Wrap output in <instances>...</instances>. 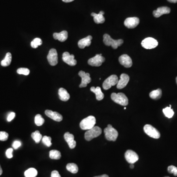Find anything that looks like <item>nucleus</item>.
I'll list each match as a JSON object with an SVG mask.
<instances>
[{"label": "nucleus", "instance_id": "obj_1", "mask_svg": "<svg viewBox=\"0 0 177 177\" xmlns=\"http://www.w3.org/2000/svg\"><path fill=\"white\" fill-rule=\"evenodd\" d=\"M103 42L106 46H111L114 49L117 48L119 46L122 44L124 41L122 39L115 40L111 38V37L108 34L103 35Z\"/></svg>", "mask_w": 177, "mask_h": 177}, {"label": "nucleus", "instance_id": "obj_2", "mask_svg": "<svg viewBox=\"0 0 177 177\" xmlns=\"http://www.w3.org/2000/svg\"><path fill=\"white\" fill-rule=\"evenodd\" d=\"M96 123V119L94 116H90L82 120L80 127L82 130H89L94 127Z\"/></svg>", "mask_w": 177, "mask_h": 177}, {"label": "nucleus", "instance_id": "obj_3", "mask_svg": "<svg viewBox=\"0 0 177 177\" xmlns=\"http://www.w3.org/2000/svg\"><path fill=\"white\" fill-rule=\"evenodd\" d=\"M104 133L106 139L108 141H115L118 136V132L116 129L112 127L111 125H108L106 128L104 129Z\"/></svg>", "mask_w": 177, "mask_h": 177}, {"label": "nucleus", "instance_id": "obj_4", "mask_svg": "<svg viewBox=\"0 0 177 177\" xmlns=\"http://www.w3.org/2000/svg\"><path fill=\"white\" fill-rule=\"evenodd\" d=\"M111 99L115 103L122 106H126L129 104V100L126 96L122 93L116 94L112 93L111 96Z\"/></svg>", "mask_w": 177, "mask_h": 177}, {"label": "nucleus", "instance_id": "obj_5", "mask_svg": "<svg viewBox=\"0 0 177 177\" xmlns=\"http://www.w3.org/2000/svg\"><path fill=\"white\" fill-rule=\"evenodd\" d=\"M102 133L101 129L98 126H94L92 129L87 130L85 134L86 140L89 141L94 138L99 136Z\"/></svg>", "mask_w": 177, "mask_h": 177}, {"label": "nucleus", "instance_id": "obj_6", "mask_svg": "<svg viewBox=\"0 0 177 177\" xmlns=\"http://www.w3.org/2000/svg\"><path fill=\"white\" fill-rule=\"evenodd\" d=\"M144 131L148 136L154 139H158L161 136L159 131L150 125H146L144 127Z\"/></svg>", "mask_w": 177, "mask_h": 177}, {"label": "nucleus", "instance_id": "obj_7", "mask_svg": "<svg viewBox=\"0 0 177 177\" xmlns=\"http://www.w3.org/2000/svg\"><path fill=\"white\" fill-rule=\"evenodd\" d=\"M118 78L116 75H112L107 78L103 82L102 87L105 90H107L112 86L116 85L118 82Z\"/></svg>", "mask_w": 177, "mask_h": 177}, {"label": "nucleus", "instance_id": "obj_8", "mask_svg": "<svg viewBox=\"0 0 177 177\" xmlns=\"http://www.w3.org/2000/svg\"><path fill=\"white\" fill-rule=\"evenodd\" d=\"M158 41L152 37L146 38L141 42L142 47L147 49L154 48L158 45Z\"/></svg>", "mask_w": 177, "mask_h": 177}, {"label": "nucleus", "instance_id": "obj_9", "mask_svg": "<svg viewBox=\"0 0 177 177\" xmlns=\"http://www.w3.org/2000/svg\"><path fill=\"white\" fill-rule=\"evenodd\" d=\"M105 59L102 56V54H97L94 57L88 60V64L93 66H100L102 65Z\"/></svg>", "mask_w": 177, "mask_h": 177}, {"label": "nucleus", "instance_id": "obj_10", "mask_svg": "<svg viewBox=\"0 0 177 177\" xmlns=\"http://www.w3.org/2000/svg\"><path fill=\"white\" fill-rule=\"evenodd\" d=\"M79 76L81 78V83L79 85L80 88H84L87 86V85L91 82L90 75L89 73H86L82 70L80 71L78 73Z\"/></svg>", "mask_w": 177, "mask_h": 177}, {"label": "nucleus", "instance_id": "obj_11", "mask_svg": "<svg viewBox=\"0 0 177 177\" xmlns=\"http://www.w3.org/2000/svg\"><path fill=\"white\" fill-rule=\"evenodd\" d=\"M47 60L50 65L55 66L58 64V53L55 49H51L47 56Z\"/></svg>", "mask_w": 177, "mask_h": 177}, {"label": "nucleus", "instance_id": "obj_12", "mask_svg": "<svg viewBox=\"0 0 177 177\" xmlns=\"http://www.w3.org/2000/svg\"><path fill=\"white\" fill-rule=\"evenodd\" d=\"M125 156L126 161L130 164H134L139 159V157L136 153L130 150L126 152Z\"/></svg>", "mask_w": 177, "mask_h": 177}, {"label": "nucleus", "instance_id": "obj_13", "mask_svg": "<svg viewBox=\"0 0 177 177\" xmlns=\"http://www.w3.org/2000/svg\"><path fill=\"white\" fill-rule=\"evenodd\" d=\"M139 19L136 17H129L125 20L124 24L125 26L129 29H133L136 27L139 24Z\"/></svg>", "mask_w": 177, "mask_h": 177}, {"label": "nucleus", "instance_id": "obj_14", "mask_svg": "<svg viewBox=\"0 0 177 177\" xmlns=\"http://www.w3.org/2000/svg\"><path fill=\"white\" fill-rule=\"evenodd\" d=\"M62 59L64 62L70 66H74L76 65V60L74 59V55H70L68 52L63 53Z\"/></svg>", "mask_w": 177, "mask_h": 177}, {"label": "nucleus", "instance_id": "obj_15", "mask_svg": "<svg viewBox=\"0 0 177 177\" xmlns=\"http://www.w3.org/2000/svg\"><path fill=\"white\" fill-rule=\"evenodd\" d=\"M119 61L122 65L125 68H130L133 65V61L131 58L126 54H124L120 56Z\"/></svg>", "mask_w": 177, "mask_h": 177}, {"label": "nucleus", "instance_id": "obj_16", "mask_svg": "<svg viewBox=\"0 0 177 177\" xmlns=\"http://www.w3.org/2000/svg\"><path fill=\"white\" fill-rule=\"evenodd\" d=\"M129 81V77L127 74L122 73L121 75L120 79L117 84V88L118 89H122L125 88Z\"/></svg>", "mask_w": 177, "mask_h": 177}, {"label": "nucleus", "instance_id": "obj_17", "mask_svg": "<svg viewBox=\"0 0 177 177\" xmlns=\"http://www.w3.org/2000/svg\"><path fill=\"white\" fill-rule=\"evenodd\" d=\"M64 138L70 149H73L75 148L76 145V142L74 140V135L69 132H67L64 134Z\"/></svg>", "mask_w": 177, "mask_h": 177}, {"label": "nucleus", "instance_id": "obj_18", "mask_svg": "<svg viewBox=\"0 0 177 177\" xmlns=\"http://www.w3.org/2000/svg\"><path fill=\"white\" fill-rule=\"evenodd\" d=\"M45 114L49 118L55 121L61 122L62 120V116L58 112H54L50 110H46L45 111Z\"/></svg>", "mask_w": 177, "mask_h": 177}, {"label": "nucleus", "instance_id": "obj_19", "mask_svg": "<svg viewBox=\"0 0 177 177\" xmlns=\"http://www.w3.org/2000/svg\"><path fill=\"white\" fill-rule=\"evenodd\" d=\"M171 12V9L167 6H162L158 8L157 10L153 12V15L156 18H158L163 14H168Z\"/></svg>", "mask_w": 177, "mask_h": 177}, {"label": "nucleus", "instance_id": "obj_20", "mask_svg": "<svg viewBox=\"0 0 177 177\" xmlns=\"http://www.w3.org/2000/svg\"><path fill=\"white\" fill-rule=\"evenodd\" d=\"M92 37L91 36H88L87 37L82 38L78 42V45L81 49H84L85 47L89 46L91 44Z\"/></svg>", "mask_w": 177, "mask_h": 177}, {"label": "nucleus", "instance_id": "obj_21", "mask_svg": "<svg viewBox=\"0 0 177 177\" xmlns=\"http://www.w3.org/2000/svg\"><path fill=\"white\" fill-rule=\"evenodd\" d=\"M104 14V12L101 11L98 14H97L94 12L92 13L91 16L94 17V20L95 23L97 24H102L105 20L104 17L103 16Z\"/></svg>", "mask_w": 177, "mask_h": 177}, {"label": "nucleus", "instance_id": "obj_22", "mask_svg": "<svg viewBox=\"0 0 177 177\" xmlns=\"http://www.w3.org/2000/svg\"><path fill=\"white\" fill-rule=\"evenodd\" d=\"M53 37L55 40H58L61 42L65 41L68 39V32L66 31H63L59 33H55L53 34Z\"/></svg>", "mask_w": 177, "mask_h": 177}, {"label": "nucleus", "instance_id": "obj_23", "mask_svg": "<svg viewBox=\"0 0 177 177\" xmlns=\"http://www.w3.org/2000/svg\"><path fill=\"white\" fill-rule=\"evenodd\" d=\"M58 94L60 100L63 101H69L70 98V95L68 93V91L64 88H61L59 89Z\"/></svg>", "mask_w": 177, "mask_h": 177}, {"label": "nucleus", "instance_id": "obj_24", "mask_svg": "<svg viewBox=\"0 0 177 177\" xmlns=\"http://www.w3.org/2000/svg\"><path fill=\"white\" fill-rule=\"evenodd\" d=\"M90 91L93 92L94 93L96 94V99L97 101H101L103 100L104 95L103 94L101 88L100 87H97L95 88L94 87H92L90 88Z\"/></svg>", "mask_w": 177, "mask_h": 177}, {"label": "nucleus", "instance_id": "obj_25", "mask_svg": "<svg viewBox=\"0 0 177 177\" xmlns=\"http://www.w3.org/2000/svg\"><path fill=\"white\" fill-rule=\"evenodd\" d=\"M149 96L150 98L153 100H158L161 97V89H158L153 90L150 93Z\"/></svg>", "mask_w": 177, "mask_h": 177}, {"label": "nucleus", "instance_id": "obj_26", "mask_svg": "<svg viewBox=\"0 0 177 177\" xmlns=\"http://www.w3.org/2000/svg\"><path fill=\"white\" fill-rule=\"evenodd\" d=\"M12 56L10 53H6L5 58L4 60H2L1 62L2 66H8L10 65V63L12 62Z\"/></svg>", "mask_w": 177, "mask_h": 177}, {"label": "nucleus", "instance_id": "obj_27", "mask_svg": "<svg viewBox=\"0 0 177 177\" xmlns=\"http://www.w3.org/2000/svg\"><path fill=\"white\" fill-rule=\"evenodd\" d=\"M66 168L69 172L73 174L77 173L78 171V167L75 163H69L66 165Z\"/></svg>", "mask_w": 177, "mask_h": 177}, {"label": "nucleus", "instance_id": "obj_28", "mask_svg": "<svg viewBox=\"0 0 177 177\" xmlns=\"http://www.w3.org/2000/svg\"><path fill=\"white\" fill-rule=\"evenodd\" d=\"M37 171L35 168H31L28 169L25 172V177H36L37 176Z\"/></svg>", "mask_w": 177, "mask_h": 177}, {"label": "nucleus", "instance_id": "obj_29", "mask_svg": "<svg viewBox=\"0 0 177 177\" xmlns=\"http://www.w3.org/2000/svg\"><path fill=\"white\" fill-rule=\"evenodd\" d=\"M31 136L37 144L40 143L41 140L42 139V136L38 130L34 131L32 133Z\"/></svg>", "mask_w": 177, "mask_h": 177}, {"label": "nucleus", "instance_id": "obj_30", "mask_svg": "<svg viewBox=\"0 0 177 177\" xmlns=\"http://www.w3.org/2000/svg\"><path fill=\"white\" fill-rule=\"evenodd\" d=\"M49 157L51 159H59L61 158V154L59 150H53L49 152Z\"/></svg>", "mask_w": 177, "mask_h": 177}, {"label": "nucleus", "instance_id": "obj_31", "mask_svg": "<svg viewBox=\"0 0 177 177\" xmlns=\"http://www.w3.org/2000/svg\"><path fill=\"white\" fill-rule=\"evenodd\" d=\"M163 112L165 116L168 118H171L174 114L173 110L171 109V105L169 107H166L165 108L163 109Z\"/></svg>", "mask_w": 177, "mask_h": 177}, {"label": "nucleus", "instance_id": "obj_32", "mask_svg": "<svg viewBox=\"0 0 177 177\" xmlns=\"http://www.w3.org/2000/svg\"><path fill=\"white\" fill-rule=\"evenodd\" d=\"M34 122L37 126H41L44 122V119L41 115L37 114L34 117Z\"/></svg>", "mask_w": 177, "mask_h": 177}, {"label": "nucleus", "instance_id": "obj_33", "mask_svg": "<svg viewBox=\"0 0 177 177\" xmlns=\"http://www.w3.org/2000/svg\"><path fill=\"white\" fill-rule=\"evenodd\" d=\"M42 44V40L40 38H34L31 43V45L32 48H37L38 46H40Z\"/></svg>", "mask_w": 177, "mask_h": 177}, {"label": "nucleus", "instance_id": "obj_34", "mask_svg": "<svg viewBox=\"0 0 177 177\" xmlns=\"http://www.w3.org/2000/svg\"><path fill=\"white\" fill-rule=\"evenodd\" d=\"M42 143L44 144L46 146L49 147L52 145L51 143V137L47 136H44L42 138Z\"/></svg>", "mask_w": 177, "mask_h": 177}, {"label": "nucleus", "instance_id": "obj_35", "mask_svg": "<svg viewBox=\"0 0 177 177\" xmlns=\"http://www.w3.org/2000/svg\"><path fill=\"white\" fill-rule=\"evenodd\" d=\"M17 73L19 74H22V75H28L30 74V70L27 68H19L17 70Z\"/></svg>", "mask_w": 177, "mask_h": 177}, {"label": "nucleus", "instance_id": "obj_36", "mask_svg": "<svg viewBox=\"0 0 177 177\" xmlns=\"http://www.w3.org/2000/svg\"><path fill=\"white\" fill-rule=\"evenodd\" d=\"M168 171L169 173L173 174L174 175L177 176V167L173 165H170L168 167Z\"/></svg>", "mask_w": 177, "mask_h": 177}, {"label": "nucleus", "instance_id": "obj_37", "mask_svg": "<svg viewBox=\"0 0 177 177\" xmlns=\"http://www.w3.org/2000/svg\"><path fill=\"white\" fill-rule=\"evenodd\" d=\"M9 134L5 131H0V140L2 141H5L8 140Z\"/></svg>", "mask_w": 177, "mask_h": 177}, {"label": "nucleus", "instance_id": "obj_38", "mask_svg": "<svg viewBox=\"0 0 177 177\" xmlns=\"http://www.w3.org/2000/svg\"><path fill=\"white\" fill-rule=\"evenodd\" d=\"M13 149L12 148H9L6 150L5 154L8 158H12L13 157L12 155Z\"/></svg>", "mask_w": 177, "mask_h": 177}, {"label": "nucleus", "instance_id": "obj_39", "mask_svg": "<svg viewBox=\"0 0 177 177\" xmlns=\"http://www.w3.org/2000/svg\"><path fill=\"white\" fill-rule=\"evenodd\" d=\"M21 145V143L19 141H15L12 144V147L14 149H17L18 148H19L20 147Z\"/></svg>", "mask_w": 177, "mask_h": 177}, {"label": "nucleus", "instance_id": "obj_40", "mask_svg": "<svg viewBox=\"0 0 177 177\" xmlns=\"http://www.w3.org/2000/svg\"><path fill=\"white\" fill-rule=\"evenodd\" d=\"M15 117H16V113L14 112H11L10 113H9V115H8V117H7V121L9 122H11Z\"/></svg>", "mask_w": 177, "mask_h": 177}, {"label": "nucleus", "instance_id": "obj_41", "mask_svg": "<svg viewBox=\"0 0 177 177\" xmlns=\"http://www.w3.org/2000/svg\"><path fill=\"white\" fill-rule=\"evenodd\" d=\"M51 177H61L59 172L57 170H54L51 173Z\"/></svg>", "mask_w": 177, "mask_h": 177}, {"label": "nucleus", "instance_id": "obj_42", "mask_svg": "<svg viewBox=\"0 0 177 177\" xmlns=\"http://www.w3.org/2000/svg\"><path fill=\"white\" fill-rule=\"evenodd\" d=\"M62 1L65 3H70V2L73 1L74 0H62Z\"/></svg>", "mask_w": 177, "mask_h": 177}, {"label": "nucleus", "instance_id": "obj_43", "mask_svg": "<svg viewBox=\"0 0 177 177\" xmlns=\"http://www.w3.org/2000/svg\"><path fill=\"white\" fill-rule=\"evenodd\" d=\"M168 2L170 3H177V0H167Z\"/></svg>", "mask_w": 177, "mask_h": 177}, {"label": "nucleus", "instance_id": "obj_44", "mask_svg": "<svg viewBox=\"0 0 177 177\" xmlns=\"http://www.w3.org/2000/svg\"><path fill=\"white\" fill-rule=\"evenodd\" d=\"M109 177V176L107 175L104 174L101 175V176H96V177Z\"/></svg>", "mask_w": 177, "mask_h": 177}, {"label": "nucleus", "instance_id": "obj_45", "mask_svg": "<svg viewBox=\"0 0 177 177\" xmlns=\"http://www.w3.org/2000/svg\"><path fill=\"white\" fill-rule=\"evenodd\" d=\"M3 173V170L2 169L1 166L0 165V175H1Z\"/></svg>", "mask_w": 177, "mask_h": 177}, {"label": "nucleus", "instance_id": "obj_46", "mask_svg": "<svg viewBox=\"0 0 177 177\" xmlns=\"http://www.w3.org/2000/svg\"><path fill=\"white\" fill-rule=\"evenodd\" d=\"M130 167L131 168V169H133L134 167V166L133 164H131V165H130Z\"/></svg>", "mask_w": 177, "mask_h": 177}, {"label": "nucleus", "instance_id": "obj_47", "mask_svg": "<svg viewBox=\"0 0 177 177\" xmlns=\"http://www.w3.org/2000/svg\"><path fill=\"white\" fill-rule=\"evenodd\" d=\"M176 83H177V77H176Z\"/></svg>", "mask_w": 177, "mask_h": 177}, {"label": "nucleus", "instance_id": "obj_48", "mask_svg": "<svg viewBox=\"0 0 177 177\" xmlns=\"http://www.w3.org/2000/svg\"><path fill=\"white\" fill-rule=\"evenodd\" d=\"M124 109H126V107H125V108H124Z\"/></svg>", "mask_w": 177, "mask_h": 177}, {"label": "nucleus", "instance_id": "obj_49", "mask_svg": "<svg viewBox=\"0 0 177 177\" xmlns=\"http://www.w3.org/2000/svg\"></svg>", "mask_w": 177, "mask_h": 177}]
</instances>
